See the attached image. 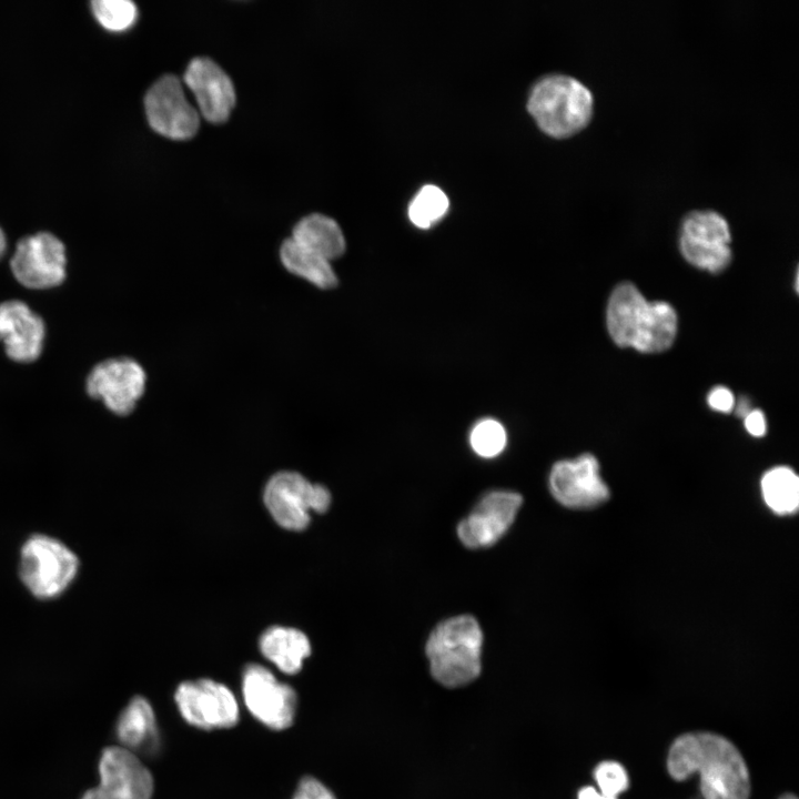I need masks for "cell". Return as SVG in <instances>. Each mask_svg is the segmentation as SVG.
<instances>
[{"mask_svg":"<svg viewBox=\"0 0 799 799\" xmlns=\"http://www.w3.org/2000/svg\"><path fill=\"white\" fill-rule=\"evenodd\" d=\"M528 111L539 128L555 138L569 136L589 122L594 110L590 90L567 74L542 78L529 94Z\"/></svg>","mask_w":799,"mask_h":799,"instance_id":"cell-4","label":"cell"},{"mask_svg":"<svg viewBox=\"0 0 799 799\" xmlns=\"http://www.w3.org/2000/svg\"><path fill=\"white\" fill-rule=\"evenodd\" d=\"M144 105L150 127L166 138L185 140L200 127L199 112L188 101L175 75L160 78L146 92Z\"/></svg>","mask_w":799,"mask_h":799,"instance_id":"cell-12","label":"cell"},{"mask_svg":"<svg viewBox=\"0 0 799 799\" xmlns=\"http://www.w3.org/2000/svg\"><path fill=\"white\" fill-rule=\"evenodd\" d=\"M469 443L474 452L479 456L494 457L506 445V432L499 422L486 418L473 427Z\"/></svg>","mask_w":799,"mask_h":799,"instance_id":"cell-25","label":"cell"},{"mask_svg":"<svg viewBox=\"0 0 799 799\" xmlns=\"http://www.w3.org/2000/svg\"><path fill=\"white\" fill-rule=\"evenodd\" d=\"M242 694L246 708L264 726L283 730L292 726L297 697L295 690L276 679L265 667L250 664L242 677Z\"/></svg>","mask_w":799,"mask_h":799,"instance_id":"cell-10","label":"cell"},{"mask_svg":"<svg viewBox=\"0 0 799 799\" xmlns=\"http://www.w3.org/2000/svg\"><path fill=\"white\" fill-rule=\"evenodd\" d=\"M115 735L122 748L131 752L152 751L158 747L155 715L144 697L132 698L122 710L115 725Z\"/></svg>","mask_w":799,"mask_h":799,"instance_id":"cell-18","label":"cell"},{"mask_svg":"<svg viewBox=\"0 0 799 799\" xmlns=\"http://www.w3.org/2000/svg\"><path fill=\"white\" fill-rule=\"evenodd\" d=\"M100 783L81 799H151L153 778L150 770L131 751L108 747L99 761Z\"/></svg>","mask_w":799,"mask_h":799,"instance_id":"cell-13","label":"cell"},{"mask_svg":"<svg viewBox=\"0 0 799 799\" xmlns=\"http://www.w3.org/2000/svg\"><path fill=\"white\" fill-rule=\"evenodd\" d=\"M549 489L558 503L575 509L596 507L609 498L598 461L589 453L557 462L550 471Z\"/></svg>","mask_w":799,"mask_h":799,"instance_id":"cell-14","label":"cell"},{"mask_svg":"<svg viewBox=\"0 0 799 799\" xmlns=\"http://www.w3.org/2000/svg\"><path fill=\"white\" fill-rule=\"evenodd\" d=\"M780 799H797V797L791 793H786L782 797H780Z\"/></svg>","mask_w":799,"mask_h":799,"instance_id":"cell-33","label":"cell"},{"mask_svg":"<svg viewBox=\"0 0 799 799\" xmlns=\"http://www.w3.org/2000/svg\"><path fill=\"white\" fill-rule=\"evenodd\" d=\"M730 229L727 220L712 210H695L682 219L679 249L694 266L718 273L731 260Z\"/></svg>","mask_w":799,"mask_h":799,"instance_id":"cell-7","label":"cell"},{"mask_svg":"<svg viewBox=\"0 0 799 799\" xmlns=\"http://www.w3.org/2000/svg\"><path fill=\"white\" fill-rule=\"evenodd\" d=\"M280 260L290 273L304 279L318 289L330 290L337 285V276L331 262L300 245L291 237L283 241L280 247Z\"/></svg>","mask_w":799,"mask_h":799,"instance_id":"cell-21","label":"cell"},{"mask_svg":"<svg viewBox=\"0 0 799 799\" xmlns=\"http://www.w3.org/2000/svg\"><path fill=\"white\" fill-rule=\"evenodd\" d=\"M260 649L266 659L289 675L299 672L311 654L310 641L302 631L280 626L269 628L261 636Z\"/></svg>","mask_w":799,"mask_h":799,"instance_id":"cell-19","label":"cell"},{"mask_svg":"<svg viewBox=\"0 0 799 799\" xmlns=\"http://www.w3.org/2000/svg\"><path fill=\"white\" fill-rule=\"evenodd\" d=\"M265 505L279 525L291 530L304 529L311 512L324 513L331 503L330 492L312 484L295 472L272 476L264 490Z\"/></svg>","mask_w":799,"mask_h":799,"instance_id":"cell-6","label":"cell"},{"mask_svg":"<svg viewBox=\"0 0 799 799\" xmlns=\"http://www.w3.org/2000/svg\"><path fill=\"white\" fill-rule=\"evenodd\" d=\"M291 239L330 262L340 257L346 249L345 237L337 222L320 213L310 214L299 221Z\"/></svg>","mask_w":799,"mask_h":799,"instance_id":"cell-20","label":"cell"},{"mask_svg":"<svg viewBox=\"0 0 799 799\" xmlns=\"http://www.w3.org/2000/svg\"><path fill=\"white\" fill-rule=\"evenodd\" d=\"M7 249V241L3 231L0 229V260L3 256Z\"/></svg>","mask_w":799,"mask_h":799,"instance_id":"cell-32","label":"cell"},{"mask_svg":"<svg viewBox=\"0 0 799 799\" xmlns=\"http://www.w3.org/2000/svg\"><path fill=\"white\" fill-rule=\"evenodd\" d=\"M145 383L146 374L136 361L119 357L97 364L87 377L85 390L89 396L102 401L112 413L127 416L142 397Z\"/></svg>","mask_w":799,"mask_h":799,"instance_id":"cell-11","label":"cell"},{"mask_svg":"<svg viewBox=\"0 0 799 799\" xmlns=\"http://www.w3.org/2000/svg\"><path fill=\"white\" fill-rule=\"evenodd\" d=\"M708 405L721 413H730L735 408V396L731 391L724 386L714 387L707 396Z\"/></svg>","mask_w":799,"mask_h":799,"instance_id":"cell-28","label":"cell"},{"mask_svg":"<svg viewBox=\"0 0 799 799\" xmlns=\"http://www.w3.org/2000/svg\"><path fill=\"white\" fill-rule=\"evenodd\" d=\"M594 778L599 791L611 798L624 792L629 785L627 771L616 761L600 762L594 771Z\"/></svg>","mask_w":799,"mask_h":799,"instance_id":"cell-26","label":"cell"},{"mask_svg":"<svg viewBox=\"0 0 799 799\" xmlns=\"http://www.w3.org/2000/svg\"><path fill=\"white\" fill-rule=\"evenodd\" d=\"M522 503V496L514 492L494 490L486 494L458 524V538L468 548L495 544L513 524Z\"/></svg>","mask_w":799,"mask_h":799,"instance_id":"cell-15","label":"cell"},{"mask_svg":"<svg viewBox=\"0 0 799 799\" xmlns=\"http://www.w3.org/2000/svg\"><path fill=\"white\" fill-rule=\"evenodd\" d=\"M292 799H336V797L320 780L306 776L299 782Z\"/></svg>","mask_w":799,"mask_h":799,"instance_id":"cell-27","label":"cell"},{"mask_svg":"<svg viewBox=\"0 0 799 799\" xmlns=\"http://www.w3.org/2000/svg\"><path fill=\"white\" fill-rule=\"evenodd\" d=\"M577 799H616L603 795L594 787H584L578 791Z\"/></svg>","mask_w":799,"mask_h":799,"instance_id":"cell-30","label":"cell"},{"mask_svg":"<svg viewBox=\"0 0 799 799\" xmlns=\"http://www.w3.org/2000/svg\"><path fill=\"white\" fill-rule=\"evenodd\" d=\"M184 83L194 94L199 111L209 122H224L234 104L235 91L229 75L211 59H193L184 73Z\"/></svg>","mask_w":799,"mask_h":799,"instance_id":"cell-16","label":"cell"},{"mask_svg":"<svg viewBox=\"0 0 799 799\" xmlns=\"http://www.w3.org/2000/svg\"><path fill=\"white\" fill-rule=\"evenodd\" d=\"M744 418L745 427L750 435L760 437L766 434V417L760 409H751Z\"/></svg>","mask_w":799,"mask_h":799,"instance_id":"cell-29","label":"cell"},{"mask_svg":"<svg viewBox=\"0 0 799 799\" xmlns=\"http://www.w3.org/2000/svg\"><path fill=\"white\" fill-rule=\"evenodd\" d=\"M667 768L676 780L700 777L704 799H748L750 778L739 750L712 732H690L671 745Z\"/></svg>","mask_w":799,"mask_h":799,"instance_id":"cell-1","label":"cell"},{"mask_svg":"<svg viewBox=\"0 0 799 799\" xmlns=\"http://www.w3.org/2000/svg\"><path fill=\"white\" fill-rule=\"evenodd\" d=\"M174 700L182 718L200 729L231 728L239 721V704L234 694L212 679L180 684Z\"/></svg>","mask_w":799,"mask_h":799,"instance_id":"cell-8","label":"cell"},{"mask_svg":"<svg viewBox=\"0 0 799 799\" xmlns=\"http://www.w3.org/2000/svg\"><path fill=\"white\" fill-rule=\"evenodd\" d=\"M10 266L16 280L28 289L55 287L67 276L65 246L48 232L23 237L16 246Z\"/></svg>","mask_w":799,"mask_h":799,"instance_id":"cell-9","label":"cell"},{"mask_svg":"<svg viewBox=\"0 0 799 799\" xmlns=\"http://www.w3.org/2000/svg\"><path fill=\"white\" fill-rule=\"evenodd\" d=\"M91 7L99 23L110 31L127 30L138 16L135 4L129 0H94Z\"/></svg>","mask_w":799,"mask_h":799,"instance_id":"cell-24","label":"cell"},{"mask_svg":"<svg viewBox=\"0 0 799 799\" xmlns=\"http://www.w3.org/2000/svg\"><path fill=\"white\" fill-rule=\"evenodd\" d=\"M766 505L776 514H792L799 505V478L787 466H777L767 471L760 483Z\"/></svg>","mask_w":799,"mask_h":799,"instance_id":"cell-22","label":"cell"},{"mask_svg":"<svg viewBox=\"0 0 799 799\" xmlns=\"http://www.w3.org/2000/svg\"><path fill=\"white\" fill-rule=\"evenodd\" d=\"M448 204L442 189L433 184L424 185L408 206L409 220L418 227H429L444 216Z\"/></svg>","mask_w":799,"mask_h":799,"instance_id":"cell-23","label":"cell"},{"mask_svg":"<svg viewBox=\"0 0 799 799\" xmlns=\"http://www.w3.org/2000/svg\"><path fill=\"white\" fill-rule=\"evenodd\" d=\"M482 629L469 615L452 617L438 624L425 648L433 678L447 688L474 681L482 669Z\"/></svg>","mask_w":799,"mask_h":799,"instance_id":"cell-3","label":"cell"},{"mask_svg":"<svg viewBox=\"0 0 799 799\" xmlns=\"http://www.w3.org/2000/svg\"><path fill=\"white\" fill-rule=\"evenodd\" d=\"M45 325L41 316L24 302L0 304V341L9 358L18 363L38 360L43 350Z\"/></svg>","mask_w":799,"mask_h":799,"instance_id":"cell-17","label":"cell"},{"mask_svg":"<svg viewBox=\"0 0 799 799\" xmlns=\"http://www.w3.org/2000/svg\"><path fill=\"white\" fill-rule=\"evenodd\" d=\"M607 328L620 347L655 353L671 346L677 333V314L667 302H648L631 283L613 291L606 312Z\"/></svg>","mask_w":799,"mask_h":799,"instance_id":"cell-2","label":"cell"},{"mask_svg":"<svg viewBox=\"0 0 799 799\" xmlns=\"http://www.w3.org/2000/svg\"><path fill=\"white\" fill-rule=\"evenodd\" d=\"M78 572L77 555L54 537L34 534L21 547L20 578L39 599H52L63 594Z\"/></svg>","mask_w":799,"mask_h":799,"instance_id":"cell-5","label":"cell"},{"mask_svg":"<svg viewBox=\"0 0 799 799\" xmlns=\"http://www.w3.org/2000/svg\"><path fill=\"white\" fill-rule=\"evenodd\" d=\"M750 405L747 398H740L738 404L736 405V413L745 417L750 412Z\"/></svg>","mask_w":799,"mask_h":799,"instance_id":"cell-31","label":"cell"}]
</instances>
